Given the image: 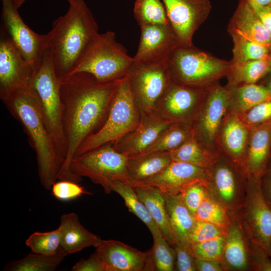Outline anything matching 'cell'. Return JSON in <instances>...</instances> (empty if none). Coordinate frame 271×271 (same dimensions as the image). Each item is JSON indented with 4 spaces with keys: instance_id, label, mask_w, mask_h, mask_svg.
Masks as SVG:
<instances>
[{
    "instance_id": "6da1fadb",
    "label": "cell",
    "mask_w": 271,
    "mask_h": 271,
    "mask_svg": "<svg viewBox=\"0 0 271 271\" xmlns=\"http://www.w3.org/2000/svg\"><path fill=\"white\" fill-rule=\"evenodd\" d=\"M117 80L101 82L84 72L74 73L60 79L67 153L58 180L78 183L70 171V162L81 144L104 123Z\"/></svg>"
},
{
    "instance_id": "7a4b0ae2",
    "label": "cell",
    "mask_w": 271,
    "mask_h": 271,
    "mask_svg": "<svg viewBox=\"0 0 271 271\" xmlns=\"http://www.w3.org/2000/svg\"><path fill=\"white\" fill-rule=\"evenodd\" d=\"M12 115L20 122L37 158L42 186L47 190L58 180L63 166L46 125L38 94L32 86L0 96Z\"/></svg>"
},
{
    "instance_id": "3957f363",
    "label": "cell",
    "mask_w": 271,
    "mask_h": 271,
    "mask_svg": "<svg viewBox=\"0 0 271 271\" xmlns=\"http://www.w3.org/2000/svg\"><path fill=\"white\" fill-rule=\"evenodd\" d=\"M67 13L57 18L45 34L60 79L73 70L86 49L98 34V27L83 0H71Z\"/></svg>"
},
{
    "instance_id": "277c9868",
    "label": "cell",
    "mask_w": 271,
    "mask_h": 271,
    "mask_svg": "<svg viewBox=\"0 0 271 271\" xmlns=\"http://www.w3.org/2000/svg\"><path fill=\"white\" fill-rule=\"evenodd\" d=\"M141 119V113L133 96L127 77L125 76L118 79L104 123L81 144L75 156L105 145L113 144L134 130Z\"/></svg>"
},
{
    "instance_id": "5b68a950",
    "label": "cell",
    "mask_w": 271,
    "mask_h": 271,
    "mask_svg": "<svg viewBox=\"0 0 271 271\" xmlns=\"http://www.w3.org/2000/svg\"><path fill=\"white\" fill-rule=\"evenodd\" d=\"M133 62L115 33L107 31L94 38L68 75L84 72L101 82L114 81L126 76Z\"/></svg>"
},
{
    "instance_id": "8992f818",
    "label": "cell",
    "mask_w": 271,
    "mask_h": 271,
    "mask_svg": "<svg viewBox=\"0 0 271 271\" xmlns=\"http://www.w3.org/2000/svg\"><path fill=\"white\" fill-rule=\"evenodd\" d=\"M168 64L173 83L208 88L226 77L231 62L217 58L193 45L178 48Z\"/></svg>"
},
{
    "instance_id": "52a82bcc",
    "label": "cell",
    "mask_w": 271,
    "mask_h": 271,
    "mask_svg": "<svg viewBox=\"0 0 271 271\" xmlns=\"http://www.w3.org/2000/svg\"><path fill=\"white\" fill-rule=\"evenodd\" d=\"M31 86L38 94L44 120L63 165L67 156V142L63 123L60 81L49 49L33 76Z\"/></svg>"
},
{
    "instance_id": "ba28073f",
    "label": "cell",
    "mask_w": 271,
    "mask_h": 271,
    "mask_svg": "<svg viewBox=\"0 0 271 271\" xmlns=\"http://www.w3.org/2000/svg\"><path fill=\"white\" fill-rule=\"evenodd\" d=\"M127 156L117 151L109 144L75 156L69 169L78 182L82 177H87L100 185L106 193H110L113 182L119 180L127 183Z\"/></svg>"
},
{
    "instance_id": "9c48e42d",
    "label": "cell",
    "mask_w": 271,
    "mask_h": 271,
    "mask_svg": "<svg viewBox=\"0 0 271 271\" xmlns=\"http://www.w3.org/2000/svg\"><path fill=\"white\" fill-rule=\"evenodd\" d=\"M205 182L211 197L232 212L238 211L246 197L248 177L244 170L222 153L206 169Z\"/></svg>"
},
{
    "instance_id": "30bf717a",
    "label": "cell",
    "mask_w": 271,
    "mask_h": 271,
    "mask_svg": "<svg viewBox=\"0 0 271 271\" xmlns=\"http://www.w3.org/2000/svg\"><path fill=\"white\" fill-rule=\"evenodd\" d=\"M168 63L130 66L126 76L141 114L153 113L173 82Z\"/></svg>"
},
{
    "instance_id": "8fae6325",
    "label": "cell",
    "mask_w": 271,
    "mask_h": 271,
    "mask_svg": "<svg viewBox=\"0 0 271 271\" xmlns=\"http://www.w3.org/2000/svg\"><path fill=\"white\" fill-rule=\"evenodd\" d=\"M1 1L2 17L6 33L35 74L48 49L46 35L35 32L25 23L12 0Z\"/></svg>"
},
{
    "instance_id": "7c38bea8",
    "label": "cell",
    "mask_w": 271,
    "mask_h": 271,
    "mask_svg": "<svg viewBox=\"0 0 271 271\" xmlns=\"http://www.w3.org/2000/svg\"><path fill=\"white\" fill-rule=\"evenodd\" d=\"M209 87L188 86L172 82L153 112L171 123L193 125Z\"/></svg>"
},
{
    "instance_id": "4fadbf2b",
    "label": "cell",
    "mask_w": 271,
    "mask_h": 271,
    "mask_svg": "<svg viewBox=\"0 0 271 271\" xmlns=\"http://www.w3.org/2000/svg\"><path fill=\"white\" fill-rule=\"evenodd\" d=\"M228 107V88L219 81L210 86L193 126L195 137L212 150L218 151L216 141Z\"/></svg>"
},
{
    "instance_id": "5bb4252c",
    "label": "cell",
    "mask_w": 271,
    "mask_h": 271,
    "mask_svg": "<svg viewBox=\"0 0 271 271\" xmlns=\"http://www.w3.org/2000/svg\"><path fill=\"white\" fill-rule=\"evenodd\" d=\"M236 212L251 240L267 251L271 241V208L263 197L260 179L248 177L244 203Z\"/></svg>"
},
{
    "instance_id": "9a60e30c",
    "label": "cell",
    "mask_w": 271,
    "mask_h": 271,
    "mask_svg": "<svg viewBox=\"0 0 271 271\" xmlns=\"http://www.w3.org/2000/svg\"><path fill=\"white\" fill-rule=\"evenodd\" d=\"M171 26L183 47L193 46V37L207 19L210 0H162Z\"/></svg>"
},
{
    "instance_id": "2e32d148",
    "label": "cell",
    "mask_w": 271,
    "mask_h": 271,
    "mask_svg": "<svg viewBox=\"0 0 271 271\" xmlns=\"http://www.w3.org/2000/svg\"><path fill=\"white\" fill-rule=\"evenodd\" d=\"M141 28V37L133 62L143 65L168 63L176 50L181 46L170 24Z\"/></svg>"
},
{
    "instance_id": "e0dca14e",
    "label": "cell",
    "mask_w": 271,
    "mask_h": 271,
    "mask_svg": "<svg viewBox=\"0 0 271 271\" xmlns=\"http://www.w3.org/2000/svg\"><path fill=\"white\" fill-rule=\"evenodd\" d=\"M0 39V96L31 86L34 72L3 29Z\"/></svg>"
},
{
    "instance_id": "ac0fdd59",
    "label": "cell",
    "mask_w": 271,
    "mask_h": 271,
    "mask_svg": "<svg viewBox=\"0 0 271 271\" xmlns=\"http://www.w3.org/2000/svg\"><path fill=\"white\" fill-rule=\"evenodd\" d=\"M95 251L103 271H152L148 251L120 241L101 240Z\"/></svg>"
},
{
    "instance_id": "d6986e66",
    "label": "cell",
    "mask_w": 271,
    "mask_h": 271,
    "mask_svg": "<svg viewBox=\"0 0 271 271\" xmlns=\"http://www.w3.org/2000/svg\"><path fill=\"white\" fill-rule=\"evenodd\" d=\"M222 257L225 271H252L250 260L251 239L236 212L231 211L226 228Z\"/></svg>"
},
{
    "instance_id": "ffe728a7",
    "label": "cell",
    "mask_w": 271,
    "mask_h": 271,
    "mask_svg": "<svg viewBox=\"0 0 271 271\" xmlns=\"http://www.w3.org/2000/svg\"><path fill=\"white\" fill-rule=\"evenodd\" d=\"M171 123L154 112L141 114L138 126L112 144V146L128 157L143 154Z\"/></svg>"
},
{
    "instance_id": "44dd1931",
    "label": "cell",
    "mask_w": 271,
    "mask_h": 271,
    "mask_svg": "<svg viewBox=\"0 0 271 271\" xmlns=\"http://www.w3.org/2000/svg\"><path fill=\"white\" fill-rule=\"evenodd\" d=\"M250 132L238 115L228 112L216 141L217 150L242 169Z\"/></svg>"
},
{
    "instance_id": "7402d4cb",
    "label": "cell",
    "mask_w": 271,
    "mask_h": 271,
    "mask_svg": "<svg viewBox=\"0 0 271 271\" xmlns=\"http://www.w3.org/2000/svg\"><path fill=\"white\" fill-rule=\"evenodd\" d=\"M206 171L191 164L172 161L161 172L141 185L155 187L167 194L179 195L192 183L205 181Z\"/></svg>"
},
{
    "instance_id": "603a6c76",
    "label": "cell",
    "mask_w": 271,
    "mask_h": 271,
    "mask_svg": "<svg viewBox=\"0 0 271 271\" xmlns=\"http://www.w3.org/2000/svg\"><path fill=\"white\" fill-rule=\"evenodd\" d=\"M271 161V120L251 129L243 169L247 177L260 179Z\"/></svg>"
},
{
    "instance_id": "cb8c5ba5",
    "label": "cell",
    "mask_w": 271,
    "mask_h": 271,
    "mask_svg": "<svg viewBox=\"0 0 271 271\" xmlns=\"http://www.w3.org/2000/svg\"><path fill=\"white\" fill-rule=\"evenodd\" d=\"M173 161L170 152H156L128 157L126 181L141 185L164 170Z\"/></svg>"
},
{
    "instance_id": "d4e9b609",
    "label": "cell",
    "mask_w": 271,
    "mask_h": 271,
    "mask_svg": "<svg viewBox=\"0 0 271 271\" xmlns=\"http://www.w3.org/2000/svg\"><path fill=\"white\" fill-rule=\"evenodd\" d=\"M228 31L235 32L254 42L270 46L271 35L265 28L255 10L247 2L240 0L228 27Z\"/></svg>"
},
{
    "instance_id": "484cf974",
    "label": "cell",
    "mask_w": 271,
    "mask_h": 271,
    "mask_svg": "<svg viewBox=\"0 0 271 271\" xmlns=\"http://www.w3.org/2000/svg\"><path fill=\"white\" fill-rule=\"evenodd\" d=\"M58 228L61 247L67 254L76 253L90 246L96 247L101 240L99 236L90 232L81 224L75 213L62 215Z\"/></svg>"
},
{
    "instance_id": "4316f807",
    "label": "cell",
    "mask_w": 271,
    "mask_h": 271,
    "mask_svg": "<svg viewBox=\"0 0 271 271\" xmlns=\"http://www.w3.org/2000/svg\"><path fill=\"white\" fill-rule=\"evenodd\" d=\"M133 187L164 237L173 246L177 240L169 221L163 193L158 188L149 185Z\"/></svg>"
},
{
    "instance_id": "83f0119b",
    "label": "cell",
    "mask_w": 271,
    "mask_h": 271,
    "mask_svg": "<svg viewBox=\"0 0 271 271\" xmlns=\"http://www.w3.org/2000/svg\"><path fill=\"white\" fill-rule=\"evenodd\" d=\"M163 194L169 221L175 238L189 246L188 237L196 221L194 215L185 205L180 194Z\"/></svg>"
},
{
    "instance_id": "f1b7e54d",
    "label": "cell",
    "mask_w": 271,
    "mask_h": 271,
    "mask_svg": "<svg viewBox=\"0 0 271 271\" xmlns=\"http://www.w3.org/2000/svg\"><path fill=\"white\" fill-rule=\"evenodd\" d=\"M228 89V112L238 116L271 97V93L260 83L245 84Z\"/></svg>"
},
{
    "instance_id": "f546056e",
    "label": "cell",
    "mask_w": 271,
    "mask_h": 271,
    "mask_svg": "<svg viewBox=\"0 0 271 271\" xmlns=\"http://www.w3.org/2000/svg\"><path fill=\"white\" fill-rule=\"evenodd\" d=\"M231 62V61H230ZM271 72L269 58L232 63L226 76L228 88L257 83Z\"/></svg>"
},
{
    "instance_id": "4dcf8cb0",
    "label": "cell",
    "mask_w": 271,
    "mask_h": 271,
    "mask_svg": "<svg viewBox=\"0 0 271 271\" xmlns=\"http://www.w3.org/2000/svg\"><path fill=\"white\" fill-rule=\"evenodd\" d=\"M219 153L206 146L195 136L170 152L173 161L185 162L204 169L211 166Z\"/></svg>"
},
{
    "instance_id": "1f68e13d",
    "label": "cell",
    "mask_w": 271,
    "mask_h": 271,
    "mask_svg": "<svg viewBox=\"0 0 271 271\" xmlns=\"http://www.w3.org/2000/svg\"><path fill=\"white\" fill-rule=\"evenodd\" d=\"M110 190L121 197L129 211L145 223L153 238L163 235L144 204L139 198L133 187L125 182L118 180L112 183Z\"/></svg>"
},
{
    "instance_id": "d6a6232c",
    "label": "cell",
    "mask_w": 271,
    "mask_h": 271,
    "mask_svg": "<svg viewBox=\"0 0 271 271\" xmlns=\"http://www.w3.org/2000/svg\"><path fill=\"white\" fill-rule=\"evenodd\" d=\"M194 136V130L192 125L182 122H173L144 154L156 152H171Z\"/></svg>"
},
{
    "instance_id": "836d02e7",
    "label": "cell",
    "mask_w": 271,
    "mask_h": 271,
    "mask_svg": "<svg viewBox=\"0 0 271 271\" xmlns=\"http://www.w3.org/2000/svg\"><path fill=\"white\" fill-rule=\"evenodd\" d=\"M67 254L63 251L54 256L45 255L31 251L24 258L12 261L4 268L7 271H53Z\"/></svg>"
},
{
    "instance_id": "e575fe53",
    "label": "cell",
    "mask_w": 271,
    "mask_h": 271,
    "mask_svg": "<svg viewBox=\"0 0 271 271\" xmlns=\"http://www.w3.org/2000/svg\"><path fill=\"white\" fill-rule=\"evenodd\" d=\"M228 32L233 44L231 62H244L269 58V46L252 41L235 32Z\"/></svg>"
},
{
    "instance_id": "d590c367",
    "label": "cell",
    "mask_w": 271,
    "mask_h": 271,
    "mask_svg": "<svg viewBox=\"0 0 271 271\" xmlns=\"http://www.w3.org/2000/svg\"><path fill=\"white\" fill-rule=\"evenodd\" d=\"M133 14L140 27L170 24L162 0H136Z\"/></svg>"
},
{
    "instance_id": "8d00e7d4",
    "label": "cell",
    "mask_w": 271,
    "mask_h": 271,
    "mask_svg": "<svg viewBox=\"0 0 271 271\" xmlns=\"http://www.w3.org/2000/svg\"><path fill=\"white\" fill-rule=\"evenodd\" d=\"M154 243L149 250L152 271L175 270V250L163 235L153 238Z\"/></svg>"
},
{
    "instance_id": "74e56055",
    "label": "cell",
    "mask_w": 271,
    "mask_h": 271,
    "mask_svg": "<svg viewBox=\"0 0 271 271\" xmlns=\"http://www.w3.org/2000/svg\"><path fill=\"white\" fill-rule=\"evenodd\" d=\"M195 220L206 221L226 228L231 218V211L211 196L200 205L194 215Z\"/></svg>"
},
{
    "instance_id": "f35d334b",
    "label": "cell",
    "mask_w": 271,
    "mask_h": 271,
    "mask_svg": "<svg viewBox=\"0 0 271 271\" xmlns=\"http://www.w3.org/2000/svg\"><path fill=\"white\" fill-rule=\"evenodd\" d=\"M25 243L31 251L45 255L54 256L64 251L59 228L48 232H35L26 240Z\"/></svg>"
},
{
    "instance_id": "ab89813d",
    "label": "cell",
    "mask_w": 271,
    "mask_h": 271,
    "mask_svg": "<svg viewBox=\"0 0 271 271\" xmlns=\"http://www.w3.org/2000/svg\"><path fill=\"white\" fill-rule=\"evenodd\" d=\"M225 235L190 244L189 248L191 253L196 258L221 260L225 244Z\"/></svg>"
},
{
    "instance_id": "60d3db41",
    "label": "cell",
    "mask_w": 271,
    "mask_h": 271,
    "mask_svg": "<svg viewBox=\"0 0 271 271\" xmlns=\"http://www.w3.org/2000/svg\"><path fill=\"white\" fill-rule=\"evenodd\" d=\"M180 195L185 205L193 215L203 201L210 196L205 181L192 183Z\"/></svg>"
},
{
    "instance_id": "b9f144b4",
    "label": "cell",
    "mask_w": 271,
    "mask_h": 271,
    "mask_svg": "<svg viewBox=\"0 0 271 271\" xmlns=\"http://www.w3.org/2000/svg\"><path fill=\"white\" fill-rule=\"evenodd\" d=\"M226 228L212 223L196 220L188 237L190 244L204 241L212 238L225 235Z\"/></svg>"
},
{
    "instance_id": "7bdbcfd3",
    "label": "cell",
    "mask_w": 271,
    "mask_h": 271,
    "mask_svg": "<svg viewBox=\"0 0 271 271\" xmlns=\"http://www.w3.org/2000/svg\"><path fill=\"white\" fill-rule=\"evenodd\" d=\"M53 196L61 201H69L83 195L91 193L78 183L69 180H58L51 188Z\"/></svg>"
},
{
    "instance_id": "ee69618b",
    "label": "cell",
    "mask_w": 271,
    "mask_h": 271,
    "mask_svg": "<svg viewBox=\"0 0 271 271\" xmlns=\"http://www.w3.org/2000/svg\"><path fill=\"white\" fill-rule=\"evenodd\" d=\"M251 129L271 120V97L239 116Z\"/></svg>"
},
{
    "instance_id": "f6af8a7d",
    "label": "cell",
    "mask_w": 271,
    "mask_h": 271,
    "mask_svg": "<svg viewBox=\"0 0 271 271\" xmlns=\"http://www.w3.org/2000/svg\"><path fill=\"white\" fill-rule=\"evenodd\" d=\"M173 247L176 252L175 270L196 271L195 258L191 253L189 246L177 241Z\"/></svg>"
},
{
    "instance_id": "bcb514c9",
    "label": "cell",
    "mask_w": 271,
    "mask_h": 271,
    "mask_svg": "<svg viewBox=\"0 0 271 271\" xmlns=\"http://www.w3.org/2000/svg\"><path fill=\"white\" fill-rule=\"evenodd\" d=\"M252 271H271V257L267 251L252 240L250 243Z\"/></svg>"
},
{
    "instance_id": "7dc6e473",
    "label": "cell",
    "mask_w": 271,
    "mask_h": 271,
    "mask_svg": "<svg viewBox=\"0 0 271 271\" xmlns=\"http://www.w3.org/2000/svg\"><path fill=\"white\" fill-rule=\"evenodd\" d=\"M72 271H103L95 251L88 258L81 259L72 267Z\"/></svg>"
},
{
    "instance_id": "c3c4849f",
    "label": "cell",
    "mask_w": 271,
    "mask_h": 271,
    "mask_svg": "<svg viewBox=\"0 0 271 271\" xmlns=\"http://www.w3.org/2000/svg\"><path fill=\"white\" fill-rule=\"evenodd\" d=\"M260 187L263 198L271 208V161L260 179Z\"/></svg>"
},
{
    "instance_id": "681fc988",
    "label": "cell",
    "mask_w": 271,
    "mask_h": 271,
    "mask_svg": "<svg viewBox=\"0 0 271 271\" xmlns=\"http://www.w3.org/2000/svg\"><path fill=\"white\" fill-rule=\"evenodd\" d=\"M196 271H225L221 260L195 258Z\"/></svg>"
},
{
    "instance_id": "f907efd6",
    "label": "cell",
    "mask_w": 271,
    "mask_h": 271,
    "mask_svg": "<svg viewBox=\"0 0 271 271\" xmlns=\"http://www.w3.org/2000/svg\"><path fill=\"white\" fill-rule=\"evenodd\" d=\"M263 25L271 35V6L255 10Z\"/></svg>"
},
{
    "instance_id": "816d5d0a",
    "label": "cell",
    "mask_w": 271,
    "mask_h": 271,
    "mask_svg": "<svg viewBox=\"0 0 271 271\" xmlns=\"http://www.w3.org/2000/svg\"><path fill=\"white\" fill-rule=\"evenodd\" d=\"M255 10L271 5V0H243Z\"/></svg>"
},
{
    "instance_id": "f5cc1de1",
    "label": "cell",
    "mask_w": 271,
    "mask_h": 271,
    "mask_svg": "<svg viewBox=\"0 0 271 271\" xmlns=\"http://www.w3.org/2000/svg\"><path fill=\"white\" fill-rule=\"evenodd\" d=\"M270 75L267 77L265 81H264L262 83H260L263 85L271 93V73H269Z\"/></svg>"
},
{
    "instance_id": "db71d44e",
    "label": "cell",
    "mask_w": 271,
    "mask_h": 271,
    "mask_svg": "<svg viewBox=\"0 0 271 271\" xmlns=\"http://www.w3.org/2000/svg\"><path fill=\"white\" fill-rule=\"evenodd\" d=\"M14 4V5L16 6V7L19 9V8L21 6V5L24 3V2L26 0H12ZM69 2H70L71 0H67Z\"/></svg>"
},
{
    "instance_id": "11a10c76",
    "label": "cell",
    "mask_w": 271,
    "mask_h": 271,
    "mask_svg": "<svg viewBox=\"0 0 271 271\" xmlns=\"http://www.w3.org/2000/svg\"><path fill=\"white\" fill-rule=\"evenodd\" d=\"M267 252H268V253L269 254V255L271 257V241L269 243V244L268 245V248H267Z\"/></svg>"
},
{
    "instance_id": "9f6ffc18",
    "label": "cell",
    "mask_w": 271,
    "mask_h": 271,
    "mask_svg": "<svg viewBox=\"0 0 271 271\" xmlns=\"http://www.w3.org/2000/svg\"><path fill=\"white\" fill-rule=\"evenodd\" d=\"M269 63H270V67H271V46H270L269 47Z\"/></svg>"
},
{
    "instance_id": "6f0895ef",
    "label": "cell",
    "mask_w": 271,
    "mask_h": 271,
    "mask_svg": "<svg viewBox=\"0 0 271 271\" xmlns=\"http://www.w3.org/2000/svg\"><path fill=\"white\" fill-rule=\"evenodd\" d=\"M270 6H271V5H270Z\"/></svg>"
}]
</instances>
